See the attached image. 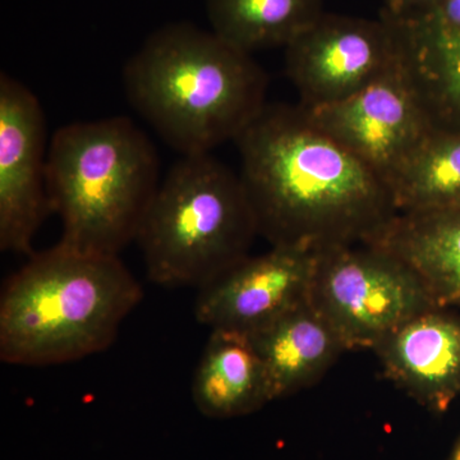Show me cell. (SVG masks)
Wrapping results in <instances>:
<instances>
[{"mask_svg": "<svg viewBox=\"0 0 460 460\" xmlns=\"http://www.w3.org/2000/svg\"><path fill=\"white\" fill-rule=\"evenodd\" d=\"M366 243L408 263L441 307L460 311V208L398 213Z\"/></svg>", "mask_w": 460, "mask_h": 460, "instance_id": "14", "label": "cell"}, {"mask_svg": "<svg viewBox=\"0 0 460 460\" xmlns=\"http://www.w3.org/2000/svg\"><path fill=\"white\" fill-rule=\"evenodd\" d=\"M250 337L265 367L272 401L313 386L347 352L310 301Z\"/></svg>", "mask_w": 460, "mask_h": 460, "instance_id": "12", "label": "cell"}, {"mask_svg": "<svg viewBox=\"0 0 460 460\" xmlns=\"http://www.w3.org/2000/svg\"><path fill=\"white\" fill-rule=\"evenodd\" d=\"M192 381V401L210 419H234L272 402L261 358L250 335L210 330Z\"/></svg>", "mask_w": 460, "mask_h": 460, "instance_id": "13", "label": "cell"}, {"mask_svg": "<svg viewBox=\"0 0 460 460\" xmlns=\"http://www.w3.org/2000/svg\"><path fill=\"white\" fill-rule=\"evenodd\" d=\"M257 235L239 174L201 154L166 172L136 242L153 283L199 289L250 256Z\"/></svg>", "mask_w": 460, "mask_h": 460, "instance_id": "5", "label": "cell"}, {"mask_svg": "<svg viewBox=\"0 0 460 460\" xmlns=\"http://www.w3.org/2000/svg\"><path fill=\"white\" fill-rule=\"evenodd\" d=\"M387 184L398 213L460 208V132L432 129Z\"/></svg>", "mask_w": 460, "mask_h": 460, "instance_id": "17", "label": "cell"}, {"mask_svg": "<svg viewBox=\"0 0 460 460\" xmlns=\"http://www.w3.org/2000/svg\"><path fill=\"white\" fill-rule=\"evenodd\" d=\"M447 460H460V438L456 447H454L452 456H450V458Z\"/></svg>", "mask_w": 460, "mask_h": 460, "instance_id": "20", "label": "cell"}, {"mask_svg": "<svg viewBox=\"0 0 460 460\" xmlns=\"http://www.w3.org/2000/svg\"><path fill=\"white\" fill-rule=\"evenodd\" d=\"M129 104L181 156L210 154L266 107L268 75L252 58L192 23L160 27L123 69Z\"/></svg>", "mask_w": 460, "mask_h": 460, "instance_id": "2", "label": "cell"}, {"mask_svg": "<svg viewBox=\"0 0 460 460\" xmlns=\"http://www.w3.org/2000/svg\"><path fill=\"white\" fill-rule=\"evenodd\" d=\"M305 111L326 135L386 181L434 129L401 57L390 71L350 98Z\"/></svg>", "mask_w": 460, "mask_h": 460, "instance_id": "9", "label": "cell"}, {"mask_svg": "<svg viewBox=\"0 0 460 460\" xmlns=\"http://www.w3.org/2000/svg\"><path fill=\"white\" fill-rule=\"evenodd\" d=\"M47 119L26 84L0 75V248L32 255V242L51 213L48 195Z\"/></svg>", "mask_w": 460, "mask_h": 460, "instance_id": "8", "label": "cell"}, {"mask_svg": "<svg viewBox=\"0 0 460 460\" xmlns=\"http://www.w3.org/2000/svg\"><path fill=\"white\" fill-rule=\"evenodd\" d=\"M399 57L398 30L389 18L323 12L286 47V74L298 93V104L316 109L370 86Z\"/></svg>", "mask_w": 460, "mask_h": 460, "instance_id": "7", "label": "cell"}, {"mask_svg": "<svg viewBox=\"0 0 460 460\" xmlns=\"http://www.w3.org/2000/svg\"><path fill=\"white\" fill-rule=\"evenodd\" d=\"M440 0H384L383 13L394 20H405L422 13Z\"/></svg>", "mask_w": 460, "mask_h": 460, "instance_id": "19", "label": "cell"}, {"mask_svg": "<svg viewBox=\"0 0 460 460\" xmlns=\"http://www.w3.org/2000/svg\"><path fill=\"white\" fill-rule=\"evenodd\" d=\"M310 304L347 350L374 349L405 321L436 305L408 263L370 243L317 251Z\"/></svg>", "mask_w": 460, "mask_h": 460, "instance_id": "6", "label": "cell"}, {"mask_svg": "<svg viewBox=\"0 0 460 460\" xmlns=\"http://www.w3.org/2000/svg\"><path fill=\"white\" fill-rule=\"evenodd\" d=\"M323 12V0H206L211 31L248 54L288 47Z\"/></svg>", "mask_w": 460, "mask_h": 460, "instance_id": "16", "label": "cell"}, {"mask_svg": "<svg viewBox=\"0 0 460 460\" xmlns=\"http://www.w3.org/2000/svg\"><path fill=\"white\" fill-rule=\"evenodd\" d=\"M384 375L434 413L460 396V311L436 305L374 348Z\"/></svg>", "mask_w": 460, "mask_h": 460, "instance_id": "11", "label": "cell"}, {"mask_svg": "<svg viewBox=\"0 0 460 460\" xmlns=\"http://www.w3.org/2000/svg\"><path fill=\"white\" fill-rule=\"evenodd\" d=\"M396 21L441 31L460 32V0H440L417 16Z\"/></svg>", "mask_w": 460, "mask_h": 460, "instance_id": "18", "label": "cell"}, {"mask_svg": "<svg viewBox=\"0 0 460 460\" xmlns=\"http://www.w3.org/2000/svg\"><path fill=\"white\" fill-rule=\"evenodd\" d=\"M142 296L118 256L60 243L32 253L0 295V361L42 367L104 352Z\"/></svg>", "mask_w": 460, "mask_h": 460, "instance_id": "3", "label": "cell"}, {"mask_svg": "<svg viewBox=\"0 0 460 460\" xmlns=\"http://www.w3.org/2000/svg\"><path fill=\"white\" fill-rule=\"evenodd\" d=\"M234 142L259 235L271 247L366 243L398 214L387 181L299 104H266Z\"/></svg>", "mask_w": 460, "mask_h": 460, "instance_id": "1", "label": "cell"}, {"mask_svg": "<svg viewBox=\"0 0 460 460\" xmlns=\"http://www.w3.org/2000/svg\"><path fill=\"white\" fill-rule=\"evenodd\" d=\"M317 253L298 247H271L247 256L199 288L195 317L210 330L253 334L310 301Z\"/></svg>", "mask_w": 460, "mask_h": 460, "instance_id": "10", "label": "cell"}, {"mask_svg": "<svg viewBox=\"0 0 460 460\" xmlns=\"http://www.w3.org/2000/svg\"><path fill=\"white\" fill-rule=\"evenodd\" d=\"M156 148L129 118L60 127L48 151V195L59 215V243L118 256L136 242L159 189Z\"/></svg>", "mask_w": 460, "mask_h": 460, "instance_id": "4", "label": "cell"}, {"mask_svg": "<svg viewBox=\"0 0 460 460\" xmlns=\"http://www.w3.org/2000/svg\"><path fill=\"white\" fill-rule=\"evenodd\" d=\"M387 18L398 30L402 65L432 128L460 132V32Z\"/></svg>", "mask_w": 460, "mask_h": 460, "instance_id": "15", "label": "cell"}]
</instances>
